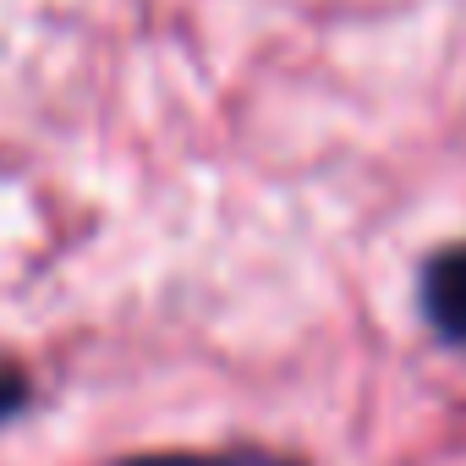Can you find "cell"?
I'll return each instance as SVG.
<instances>
[{
  "label": "cell",
  "instance_id": "obj_3",
  "mask_svg": "<svg viewBox=\"0 0 466 466\" xmlns=\"http://www.w3.org/2000/svg\"><path fill=\"white\" fill-rule=\"evenodd\" d=\"M34 406V379L17 362H0V422H17Z\"/></svg>",
  "mask_w": 466,
  "mask_h": 466
},
{
  "label": "cell",
  "instance_id": "obj_1",
  "mask_svg": "<svg viewBox=\"0 0 466 466\" xmlns=\"http://www.w3.org/2000/svg\"><path fill=\"white\" fill-rule=\"evenodd\" d=\"M417 302H422L428 329H433L444 346H466V242L439 248V253L422 264Z\"/></svg>",
  "mask_w": 466,
  "mask_h": 466
},
{
  "label": "cell",
  "instance_id": "obj_2",
  "mask_svg": "<svg viewBox=\"0 0 466 466\" xmlns=\"http://www.w3.org/2000/svg\"><path fill=\"white\" fill-rule=\"evenodd\" d=\"M116 466H308V461L258 450V444H230V450H148V455H127Z\"/></svg>",
  "mask_w": 466,
  "mask_h": 466
}]
</instances>
